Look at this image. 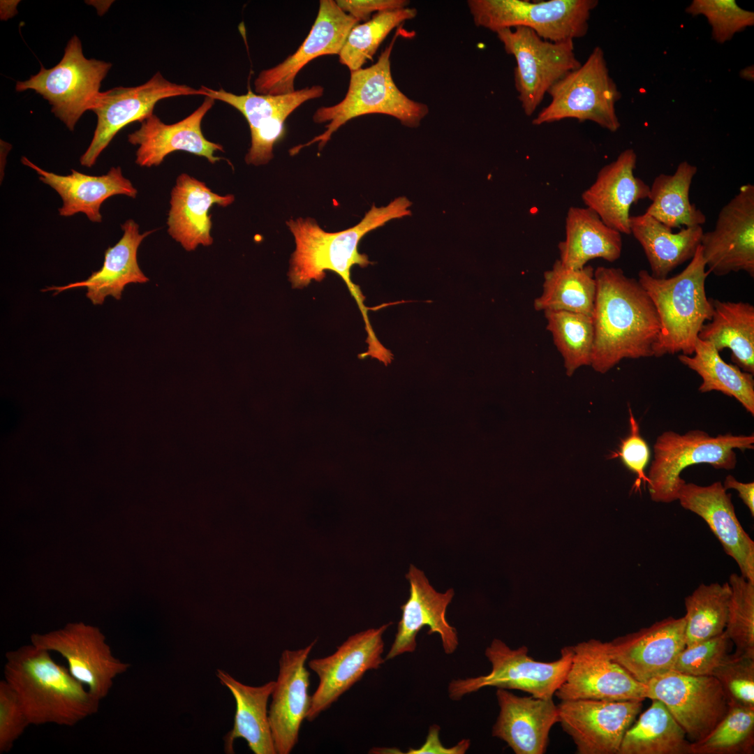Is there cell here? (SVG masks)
Here are the masks:
<instances>
[{
    "instance_id": "44dd1931",
    "label": "cell",
    "mask_w": 754,
    "mask_h": 754,
    "mask_svg": "<svg viewBox=\"0 0 754 754\" xmlns=\"http://www.w3.org/2000/svg\"><path fill=\"white\" fill-rule=\"evenodd\" d=\"M605 644L615 662L635 679L646 684L672 670L686 646L685 620L683 616H669Z\"/></svg>"
},
{
    "instance_id": "f1b7e54d",
    "label": "cell",
    "mask_w": 754,
    "mask_h": 754,
    "mask_svg": "<svg viewBox=\"0 0 754 754\" xmlns=\"http://www.w3.org/2000/svg\"><path fill=\"white\" fill-rule=\"evenodd\" d=\"M170 195L167 222L169 235L188 251H194L199 245H212V224L209 212L214 205L224 207L231 205L234 195H219L204 182L186 173L177 178Z\"/></svg>"
},
{
    "instance_id": "f6af8a7d",
    "label": "cell",
    "mask_w": 754,
    "mask_h": 754,
    "mask_svg": "<svg viewBox=\"0 0 754 754\" xmlns=\"http://www.w3.org/2000/svg\"><path fill=\"white\" fill-rule=\"evenodd\" d=\"M732 642L725 631L685 648L679 654L672 670L693 676H713L730 656Z\"/></svg>"
},
{
    "instance_id": "c3c4849f",
    "label": "cell",
    "mask_w": 754,
    "mask_h": 754,
    "mask_svg": "<svg viewBox=\"0 0 754 754\" xmlns=\"http://www.w3.org/2000/svg\"><path fill=\"white\" fill-rule=\"evenodd\" d=\"M630 433L621 439L619 449L613 452L609 459L619 458L623 464L636 475L633 486L634 491L640 490L642 483L646 486L648 478L644 470L651 457L649 447L640 434V425L632 409L628 408Z\"/></svg>"
},
{
    "instance_id": "836d02e7",
    "label": "cell",
    "mask_w": 754,
    "mask_h": 754,
    "mask_svg": "<svg viewBox=\"0 0 754 754\" xmlns=\"http://www.w3.org/2000/svg\"><path fill=\"white\" fill-rule=\"evenodd\" d=\"M711 299V318L698 338L714 345L720 353L731 350V359L742 371L754 374V306L745 302Z\"/></svg>"
},
{
    "instance_id": "83f0119b",
    "label": "cell",
    "mask_w": 754,
    "mask_h": 754,
    "mask_svg": "<svg viewBox=\"0 0 754 754\" xmlns=\"http://www.w3.org/2000/svg\"><path fill=\"white\" fill-rule=\"evenodd\" d=\"M21 162L34 170L39 179L60 195L63 204L59 214L61 216L82 212L91 221L100 223L102 221L100 208L108 198L116 195L135 198L138 194L131 182L124 177L119 166L112 167L105 175L100 176L85 175L73 169L71 175H60L43 170L25 156L22 157Z\"/></svg>"
},
{
    "instance_id": "8fae6325",
    "label": "cell",
    "mask_w": 754,
    "mask_h": 754,
    "mask_svg": "<svg viewBox=\"0 0 754 754\" xmlns=\"http://www.w3.org/2000/svg\"><path fill=\"white\" fill-rule=\"evenodd\" d=\"M503 29L496 34L507 54L516 61L514 77L518 98L526 116H531L551 87L580 62L572 40L552 42L528 28Z\"/></svg>"
},
{
    "instance_id": "6da1fadb",
    "label": "cell",
    "mask_w": 754,
    "mask_h": 754,
    "mask_svg": "<svg viewBox=\"0 0 754 754\" xmlns=\"http://www.w3.org/2000/svg\"><path fill=\"white\" fill-rule=\"evenodd\" d=\"M592 368L605 374L623 359L653 357L660 334L656 307L637 279L620 268L594 270Z\"/></svg>"
},
{
    "instance_id": "4dcf8cb0",
    "label": "cell",
    "mask_w": 754,
    "mask_h": 754,
    "mask_svg": "<svg viewBox=\"0 0 754 754\" xmlns=\"http://www.w3.org/2000/svg\"><path fill=\"white\" fill-rule=\"evenodd\" d=\"M216 675L221 685L230 691L236 704L233 727L223 738L225 753H234L235 741L242 738L255 754H276L267 710L275 681L251 686L220 669Z\"/></svg>"
},
{
    "instance_id": "d6a6232c",
    "label": "cell",
    "mask_w": 754,
    "mask_h": 754,
    "mask_svg": "<svg viewBox=\"0 0 754 754\" xmlns=\"http://www.w3.org/2000/svg\"><path fill=\"white\" fill-rule=\"evenodd\" d=\"M630 234L643 249L651 275L664 279L694 256L704 232L701 226L683 227L677 232L650 215L630 216Z\"/></svg>"
},
{
    "instance_id": "52a82bcc",
    "label": "cell",
    "mask_w": 754,
    "mask_h": 754,
    "mask_svg": "<svg viewBox=\"0 0 754 754\" xmlns=\"http://www.w3.org/2000/svg\"><path fill=\"white\" fill-rule=\"evenodd\" d=\"M550 103L532 120L540 126L565 119L591 121L616 132L621 126L616 103L621 94L609 73L603 50L596 47L583 64L549 90Z\"/></svg>"
},
{
    "instance_id": "60d3db41",
    "label": "cell",
    "mask_w": 754,
    "mask_h": 754,
    "mask_svg": "<svg viewBox=\"0 0 754 754\" xmlns=\"http://www.w3.org/2000/svg\"><path fill=\"white\" fill-rule=\"evenodd\" d=\"M416 15L415 8L406 7L376 13L369 20L356 24L339 54V62L350 71L362 68L392 29Z\"/></svg>"
},
{
    "instance_id": "816d5d0a",
    "label": "cell",
    "mask_w": 754,
    "mask_h": 754,
    "mask_svg": "<svg viewBox=\"0 0 754 754\" xmlns=\"http://www.w3.org/2000/svg\"><path fill=\"white\" fill-rule=\"evenodd\" d=\"M722 484L726 490L732 489L737 491L739 498L749 510L751 516L753 517L754 482H739L733 475H728Z\"/></svg>"
},
{
    "instance_id": "bcb514c9",
    "label": "cell",
    "mask_w": 754,
    "mask_h": 754,
    "mask_svg": "<svg viewBox=\"0 0 754 754\" xmlns=\"http://www.w3.org/2000/svg\"><path fill=\"white\" fill-rule=\"evenodd\" d=\"M728 705L754 708V658L730 656L715 670Z\"/></svg>"
},
{
    "instance_id": "7a4b0ae2",
    "label": "cell",
    "mask_w": 754,
    "mask_h": 754,
    "mask_svg": "<svg viewBox=\"0 0 754 754\" xmlns=\"http://www.w3.org/2000/svg\"><path fill=\"white\" fill-rule=\"evenodd\" d=\"M411 201L406 197L395 198L386 206L372 205L357 224L334 232H326L309 217L286 222L295 242L288 271L293 288H302L312 281H322L327 270L337 273L346 284L362 314L369 348H377L380 343L370 325L364 297L351 280L350 270L354 265L365 267L371 263L367 255L358 251L361 239L392 219L411 215Z\"/></svg>"
},
{
    "instance_id": "30bf717a",
    "label": "cell",
    "mask_w": 754,
    "mask_h": 754,
    "mask_svg": "<svg viewBox=\"0 0 754 754\" xmlns=\"http://www.w3.org/2000/svg\"><path fill=\"white\" fill-rule=\"evenodd\" d=\"M485 653L491 665V672L452 680L448 686L451 700H459L485 687L519 690L535 697L552 699L566 677L572 651L571 646H566L557 660L538 661L528 655L526 646L511 649L502 640L494 639Z\"/></svg>"
},
{
    "instance_id": "7dc6e473",
    "label": "cell",
    "mask_w": 754,
    "mask_h": 754,
    "mask_svg": "<svg viewBox=\"0 0 754 754\" xmlns=\"http://www.w3.org/2000/svg\"><path fill=\"white\" fill-rule=\"evenodd\" d=\"M31 725L13 688L0 681V753L10 751L16 740Z\"/></svg>"
},
{
    "instance_id": "e575fe53",
    "label": "cell",
    "mask_w": 754,
    "mask_h": 754,
    "mask_svg": "<svg viewBox=\"0 0 754 754\" xmlns=\"http://www.w3.org/2000/svg\"><path fill=\"white\" fill-rule=\"evenodd\" d=\"M697 168L688 161L681 162L672 174H660L650 186L651 204L646 214L673 228L701 226L706 215L690 200L692 181Z\"/></svg>"
},
{
    "instance_id": "ee69618b",
    "label": "cell",
    "mask_w": 754,
    "mask_h": 754,
    "mask_svg": "<svg viewBox=\"0 0 754 754\" xmlns=\"http://www.w3.org/2000/svg\"><path fill=\"white\" fill-rule=\"evenodd\" d=\"M686 11L704 16L711 27L712 38L718 43L730 40L737 33L754 24V13L733 0H694Z\"/></svg>"
},
{
    "instance_id": "7bdbcfd3",
    "label": "cell",
    "mask_w": 754,
    "mask_h": 754,
    "mask_svg": "<svg viewBox=\"0 0 754 754\" xmlns=\"http://www.w3.org/2000/svg\"><path fill=\"white\" fill-rule=\"evenodd\" d=\"M727 582L731 593L725 631L735 646L733 655L754 658V583L734 572Z\"/></svg>"
},
{
    "instance_id": "3957f363",
    "label": "cell",
    "mask_w": 754,
    "mask_h": 754,
    "mask_svg": "<svg viewBox=\"0 0 754 754\" xmlns=\"http://www.w3.org/2000/svg\"><path fill=\"white\" fill-rule=\"evenodd\" d=\"M33 644L5 655L4 679L16 693L31 725L73 726L98 712L100 700Z\"/></svg>"
},
{
    "instance_id": "484cf974",
    "label": "cell",
    "mask_w": 754,
    "mask_h": 754,
    "mask_svg": "<svg viewBox=\"0 0 754 754\" xmlns=\"http://www.w3.org/2000/svg\"><path fill=\"white\" fill-rule=\"evenodd\" d=\"M636 163L635 151L625 149L598 171L594 182L582 194L586 207L621 234H630L631 206L649 196L650 186L635 175Z\"/></svg>"
},
{
    "instance_id": "681fc988",
    "label": "cell",
    "mask_w": 754,
    "mask_h": 754,
    "mask_svg": "<svg viewBox=\"0 0 754 754\" xmlns=\"http://www.w3.org/2000/svg\"><path fill=\"white\" fill-rule=\"evenodd\" d=\"M338 6L357 21L367 22L373 13L408 7L407 0H337Z\"/></svg>"
},
{
    "instance_id": "5b68a950",
    "label": "cell",
    "mask_w": 754,
    "mask_h": 754,
    "mask_svg": "<svg viewBox=\"0 0 754 754\" xmlns=\"http://www.w3.org/2000/svg\"><path fill=\"white\" fill-rule=\"evenodd\" d=\"M398 36L399 31L374 64L350 71L348 89L343 100L316 110L313 121L329 122L325 126L326 130L308 142L291 148L289 151L291 156L314 143H318L321 149L341 126L353 118L365 114H387L397 119L406 126H419L429 112L428 106L409 98L400 91L391 73L390 56Z\"/></svg>"
},
{
    "instance_id": "e0dca14e",
    "label": "cell",
    "mask_w": 754,
    "mask_h": 754,
    "mask_svg": "<svg viewBox=\"0 0 754 754\" xmlns=\"http://www.w3.org/2000/svg\"><path fill=\"white\" fill-rule=\"evenodd\" d=\"M200 88L203 96L223 101L244 117L251 132V146L245 161L256 166L267 164L273 158L274 146L285 133L288 117L306 101L320 98L324 94V88L320 85L276 96L254 94L250 89L246 94L237 95L223 88L213 89L205 86Z\"/></svg>"
},
{
    "instance_id": "d4e9b609",
    "label": "cell",
    "mask_w": 754,
    "mask_h": 754,
    "mask_svg": "<svg viewBox=\"0 0 754 754\" xmlns=\"http://www.w3.org/2000/svg\"><path fill=\"white\" fill-rule=\"evenodd\" d=\"M214 103V98L205 96L193 112L172 124L163 123L154 113L142 120L140 127L128 135L131 144L138 145L135 163L141 167L157 166L168 154L179 150L205 157L212 164L221 161L214 154L223 151V146L207 140L201 129L202 121Z\"/></svg>"
},
{
    "instance_id": "d6986e66",
    "label": "cell",
    "mask_w": 754,
    "mask_h": 754,
    "mask_svg": "<svg viewBox=\"0 0 754 754\" xmlns=\"http://www.w3.org/2000/svg\"><path fill=\"white\" fill-rule=\"evenodd\" d=\"M700 246L707 272L716 276L746 272L754 276V186L742 185L720 210Z\"/></svg>"
},
{
    "instance_id": "8992f818",
    "label": "cell",
    "mask_w": 754,
    "mask_h": 754,
    "mask_svg": "<svg viewBox=\"0 0 754 754\" xmlns=\"http://www.w3.org/2000/svg\"><path fill=\"white\" fill-rule=\"evenodd\" d=\"M653 448V458L646 475L650 498L670 503L677 501L679 489L686 482L681 477L686 468L706 464L716 469H734V450H753L754 436L727 433L714 436L700 429L681 434L669 430L656 438Z\"/></svg>"
},
{
    "instance_id": "9c48e42d",
    "label": "cell",
    "mask_w": 754,
    "mask_h": 754,
    "mask_svg": "<svg viewBox=\"0 0 754 754\" xmlns=\"http://www.w3.org/2000/svg\"><path fill=\"white\" fill-rule=\"evenodd\" d=\"M112 64L96 59H87L82 43L75 35L68 42L61 61L25 81H17L15 90L32 89L52 105V112L71 131L87 110H91L101 93V82Z\"/></svg>"
},
{
    "instance_id": "603a6c76",
    "label": "cell",
    "mask_w": 754,
    "mask_h": 754,
    "mask_svg": "<svg viewBox=\"0 0 754 754\" xmlns=\"http://www.w3.org/2000/svg\"><path fill=\"white\" fill-rule=\"evenodd\" d=\"M406 578L410 584L409 598L401 607V618L385 660L414 652L417 646L416 636L425 626L429 627L428 635H439L445 653H454L459 645L457 632L449 624L445 616L454 590L450 589L445 593L436 591L424 573L413 565H411Z\"/></svg>"
},
{
    "instance_id": "f546056e",
    "label": "cell",
    "mask_w": 754,
    "mask_h": 754,
    "mask_svg": "<svg viewBox=\"0 0 754 754\" xmlns=\"http://www.w3.org/2000/svg\"><path fill=\"white\" fill-rule=\"evenodd\" d=\"M123 236L113 246L105 252L101 268L91 273L85 280L63 286H50L42 291L54 290L56 295L66 290L85 287L87 297L93 304H102L110 295L119 300L126 286L130 283H144L149 279L140 269L137 258L138 249L142 240L154 230L140 234L139 226L133 220L126 221L121 226Z\"/></svg>"
},
{
    "instance_id": "cb8c5ba5",
    "label": "cell",
    "mask_w": 754,
    "mask_h": 754,
    "mask_svg": "<svg viewBox=\"0 0 754 754\" xmlns=\"http://www.w3.org/2000/svg\"><path fill=\"white\" fill-rule=\"evenodd\" d=\"M677 501L707 523L725 552L737 563L740 574L754 583V541L740 524L732 495L722 482L702 486L685 482Z\"/></svg>"
},
{
    "instance_id": "2e32d148",
    "label": "cell",
    "mask_w": 754,
    "mask_h": 754,
    "mask_svg": "<svg viewBox=\"0 0 754 754\" xmlns=\"http://www.w3.org/2000/svg\"><path fill=\"white\" fill-rule=\"evenodd\" d=\"M571 647L569 670L554 695L559 700L624 701L646 698V685L635 679L611 658L605 642L591 639Z\"/></svg>"
},
{
    "instance_id": "4316f807",
    "label": "cell",
    "mask_w": 754,
    "mask_h": 754,
    "mask_svg": "<svg viewBox=\"0 0 754 754\" xmlns=\"http://www.w3.org/2000/svg\"><path fill=\"white\" fill-rule=\"evenodd\" d=\"M499 714L492 736L504 741L516 754H543L552 727L559 721L552 699L520 697L507 689L496 691Z\"/></svg>"
},
{
    "instance_id": "7c38bea8",
    "label": "cell",
    "mask_w": 754,
    "mask_h": 754,
    "mask_svg": "<svg viewBox=\"0 0 754 754\" xmlns=\"http://www.w3.org/2000/svg\"><path fill=\"white\" fill-rule=\"evenodd\" d=\"M203 96L200 89L177 84L157 71L145 83L135 87H116L101 92L91 111L97 117L92 140L80 157L82 165L91 168L116 134L128 124L154 113L161 100L180 96Z\"/></svg>"
},
{
    "instance_id": "d590c367",
    "label": "cell",
    "mask_w": 754,
    "mask_h": 754,
    "mask_svg": "<svg viewBox=\"0 0 754 754\" xmlns=\"http://www.w3.org/2000/svg\"><path fill=\"white\" fill-rule=\"evenodd\" d=\"M626 732L619 754H690V742L664 704L653 699Z\"/></svg>"
},
{
    "instance_id": "8d00e7d4",
    "label": "cell",
    "mask_w": 754,
    "mask_h": 754,
    "mask_svg": "<svg viewBox=\"0 0 754 754\" xmlns=\"http://www.w3.org/2000/svg\"><path fill=\"white\" fill-rule=\"evenodd\" d=\"M594 269H574L556 260L543 274L542 290L533 302L537 311H566L592 316L596 295Z\"/></svg>"
},
{
    "instance_id": "7402d4cb",
    "label": "cell",
    "mask_w": 754,
    "mask_h": 754,
    "mask_svg": "<svg viewBox=\"0 0 754 754\" xmlns=\"http://www.w3.org/2000/svg\"><path fill=\"white\" fill-rule=\"evenodd\" d=\"M317 640L304 648L285 649L271 697L268 717L277 754H289L298 741L302 723L309 714V672L306 662Z\"/></svg>"
},
{
    "instance_id": "ffe728a7",
    "label": "cell",
    "mask_w": 754,
    "mask_h": 754,
    "mask_svg": "<svg viewBox=\"0 0 754 754\" xmlns=\"http://www.w3.org/2000/svg\"><path fill=\"white\" fill-rule=\"evenodd\" d=\"M359 21L343 12L336 1L320 0L318 12L302 45L281 63L261 71L254 81L255 91L262 95H281L295 91L297 73L313 59L339 54L350 30Z\"/></svg>"
},
{
    "instance_id": "f35d334b",
    "label": "cell",
    "mask_w": 754,
    "mask_h": 754,
    "mask_svg": "<svg viewBox=\"0 0 754 754\" xmlns=\"http://www.w3.org/2000/svg\"><path fill=\"white\" fill-rule=\"evenodd\" d=\"M730 593L727 582L702 583L685 598L686 646L725 631Z\"/></svg>"
},
{
    "instance_id": "b9f144b4",
    "label": "cell",
    "mask_w": 754,
    "mask_h": 754,
    "mask_svg": "<svg viewBox=\"0 0 754 754\" xmlns=\"http://www.w3.org/2000/svg\"><path fill=\"white\" fill-rule=\"evenodd\" d=\"M690 754H753L754 708L734 704L702 739L690 742Z\"/></svg>"
},
{
    "instance_id": "1f68e13d",
    "label": "cell",
    "mask_w": 754,
    "mask_h": 754,
    "mask_svg": "<svg viewBox=\"0 0 754 754\" xmlns=\"http://www.w3.org/2000/svg\"><path fill=\"white\" fill-rule=\"evenodd\" d=\"M565 239L558 244L559 260L566 267L579 269L591 260L609 263L621 255V233L605 224L588 207H571L565 222Z\"/></svg>"
},
{
    "instance_id": "5bb4252c",
    "label": "cell",
    "mask_w": 754,
    "mask_h": 754,
    "mask_svg": "<svg viewBox=\"0 0 754 754\" xmlns=\"http://www.w3.org/2000/svg\"><path fill=\"white\" fill-rule=\"evenodd\" d=\"M30 639L34 646L64 658L71 674L100 700L110 693L113 680L131 666L113 656L98 628L82 622L69 623L44 634L34 633Z\"/></svg>"
},
{
    "instance_id": "9a60e30c",
    "label": "cell",
    "mask_w": 754,
    "mask_h": 754,
    "mask_svg": "<svg viewBox=\"0 0 754 754\" xmlns=\"http://www.w3.org/2000/svg\"><path fill=\"white\" fill-rule=\"evenodd\" d=\"M391 624L350 635L334 653L309 660L308 666L318 675L319 683L311 696L306 720H313L367 671L378 669L385 663L383 635Z\"/></svg>"
},
{
    "instance_id": "4fadbf2b",
    "label": "cell",
    "mask_w": 754,
    "mask_h": 754,
    "mask_svg": "<svg viewBox=\"0 0 754 754\" xmlns=\"http://www.w3.org/2000/svg\"><path fill=\"white\" fill-rule=\"evenodd\" d=\"M646 685V698L662 702L690 742L707 736L729 709L725 692L714 676H693L671 670Z\"/></svg>"
},
{
    "instance_id": "277c9868",
    "label": "cell",
    "mask_w": 754,
    "mask_h": 754,
    "mask_svg": "<svg viewBox=\"0 0 754 754\" xmlns=\"http://www.w3.org/2000/svg\"><path fill=\"white\" fill-rule=\"evenodd\" d=\"M708 274L700 244L685 269L672 277L655 278L646 269L638 272L637 280L652 300L660 321L653 357L693 355L698 334L713 313L705 290Z\"/></svg>"
},
{
    "instance_id": "74e56055",
    "label": "cell",
    "mask_w": 754,
    "mask_h": 754,
    "mask_svg": "<svg viewBox=\"0 0 754 754\" xmlns=\"http://www.w3.org/2000/svg\"><path fill=\"white\" fill-rule=\"evenodd\" d=\"M693 354H681L678 360L702 378L698 390L701 393L718 391L734 397L753 415V374L725 362L713 344L699 338Z\"/></svg>"
},
{
    "instance_id": "f907efd6",
    "label": "cell",
    "mask_w": 754,
    "mask_h": 754,
    "mask_svg": "<svg viewBox=\"0 0 754 754\" xmlns=\"http://www.w3.org/2000/svg\"><path fill=\"white\" fill-rule=\"evenodd\" d=\"M440 727L433 725L429 727V733L425 743L419 748H410L407 752L408 754H424V753H441V754H464L469 748L470 739H462L457 745L446 748L439 740Z\"/></svg>"
},
{
    "instance_id": "ab89813d",
    "label": "cell",
    "mask_w": 754,
    "mask_h": 754,
    "mask_svg": "<svg viewBox=\"0 0 754 754\" xmlns=\"http://www.w3.org/2000/svg\"><path fill=\"white\" fill-rule=\"evenodd\" d=\"M547 330L561 355L568 376L591 365L594 341L592 316L566 311H545Z\"/></svg>"
},
{
    "instance_id": "ba28073f",
    "label": "cell",
    "mask_w": 754,
    "mask_h": 754,
    "mask_svg": "<svg viewBox=\"0 0 754 754\" xmlns=\"http://www.w3.org/2000/svg\"><path fill=\"white\" fill-rule=\"evenodd\" d=\"M477 27L496 33L503 29L528 28L541 38L560 42L584 36L596 0H469Z\"/></svg>"
},
{
    "instance_id": "ac0fdd59",
    "label": "cell",
    "mask_w": 754,
    "mask_h": 754,
    "mask_svg": "<svg viewBox=\"0 0 754 754\" xmlns=\"http://www.w3.org/2000/svg\"><path fill=\"white\" fill-rule=\"evenodd\" d=\"M642 701L562 700L557 704L559 723L572 739L577 754H619Z\"/></svg>"
}]
</instances>
